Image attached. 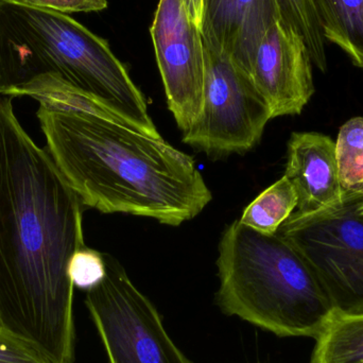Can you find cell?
I'll return each instance as SVG.
<instances>
[{
    "label": "cell",
    "mask_w": 363,
    "mask_h": 363,
    "mask_svg": "<svg viewBox=\"0 0 363 363\" xmlns=\"http://www.w3.org/2000/svg\"><path fill=\"white\" fill-rule=\"evenodd\" d=\"M359 213H360V215L363 216V201L362 202V204H360V206H359Z\"/></svg>",
    "instance_id": "cell-21"
},
{
    "label": "cell",
    "mask_w": 363,
    "mask_h": 363,
    "mask_svg": "<svg viewBox=\"0 0 363 363\" xmlns=\"http://www.w3.org/2000/svg\"><path fill=\"white\" fill-rule=\"evenodd\" d=\"M106 275L85 305L108 363H191L168 335L161 315L121 264L104 254Z\"/></svg>",
    "instance_id": "cell-6"
},
{
    "label": "cell",
    "mask_w": 363,
    "mask_h": 363,
    "mask_svg": "<svg viewBox=\"0 0 363 363\" xmlns=\"http://www.w3.org/2000/svg\"><path fill=\"white\" fill-rule=\"evenodd\" d=\"M36 116L47 152L83 206L179 226L213 199L194 160L162 136L85 113L40 106Z\"/></svg>",
    "instance_id": "cell-2"
},
{
    "label": "cell",
    "mask_w": 363,
    "mask_h": 363,
    "mask_svg": "<svg viewBox=\"0 0 363 363\" xmlns=\"http://www.w3.org/2000/svg\"><path fill=\"white\" fill-rule=\"evenodd\" d=\"M69 275L74 287L89 291L97 286L106 275L104 254L85 245L72 258Z\"/></svg>",
    "instance_id": "cell-17"
},
{
    "label": "cell",
    "mask_w": 363,
    "mask_h": 363,
    "mask_svg": "<svg viewBox=\"0 0 363 363\" xmlns=\"http://www.w3.org/2000/svg\"><path fill=\"white\" fill-rule=\"evenodd\" d=\"M271 119L250 76L228 55L205 46L202 112L183 142L211 155L245 152L259 142Z\"/></svg>",
    "instance_id": "cell-7"
},
{
    "label": "cell",
    "mask_w": 363,
    "mask_h": 363,
    "mask_svg": "<svg viewBox=\"0 0 363 363\" xmlns=\"http://www.w3.org/2000/svg\"><path fill=\"white\" fill-rule=\"evenodd\" d=\"M190 19L201 28L203 18V1L204 0H183Z\"/></svg>",
    "instance_id": "cell-20"
},
{
    "label": "cell",
    "mask_w": 363,
    "mask_h": 363,
    "mask_svg": "<svg viewBox=\"0 0 363 363\" xmlns=\"http://www.w3.org/2000/svg\"><path fill=\"white\" fill-rule=\"evenodd\" d=\"M362 201L347 196L333 211L291 215L277 232L304 258L339 313H363Z\"/></svg>",
    "instance_id": "cell-5"
},
{
    "label": "cell",
    "mask_w": 363,
    "mask_h": 363,
    "mask_svg": "<svg viewBox=\"0 0 363 363\" xmlns=\"http://www.w3.org/2000/svg\"><path fill=\"white\" fill-rule=\"evenodd\" d=\"M151 38L168 108L183 133L200 116L205 78V45L183 0H160Z\"/></svg>",
    "instance_id": "cell-8"
},
{
    "label": "cell",
    "mask_w": 363,
    "mask_h": 363,
    "mask_svg": "<svg viewBox=\"0 0 363 363\" xmlns=\"http://www.w3.org/2000/svg\"><path fill=\"white\" fill-rule=\"evenodd\" d=\"M309 363H363V313L335 311L315 338Z\"/></svg>",
    "instance_id": "cell-13"
},
{
    "label": "cell",
    "mask_w": 363,
    "mask_h": 363,
    "mask_svg": "<svg viewBox=\"0 0 363 363\" xmlns=\"http://www.w3.org/2000/svg\"><path fill=\"white\" fill-rule=\"evenodd\" d=\"M336 157L347 196L363 198V117L347 121L339 130Z\"/></svg>",
    "instance_id": "cell-15"
},
{
    "label": "cell",
    "mask_w": 363,
    "mask_h": 363,
    "mask_svg": "<svg viewBox=\"0 0 363 363\" xmlns=\"http://www.w3.org/2000/svg\"><path fill=\"white\" fill-rule=\"evenodd\" d=\"M55 72L138 131L160 138L148 104L104 38L72 17L0 0V91Z\"/></svg>",
    "instance_id": "cell-3"
},
{
    "label": "cell",
    "mask_w": 363,
    "mask_h": 363,
    "mask_svg": "<svg viewBox=\"0 0 363 363\" xmlns=\"http://www.w3.org/2000/svg\"><path fill=\"white\" fill-rule=\"evenodd\" d=\"M281 21L304 40L313 65L325 72L328 69L325 38L321 29L313 0H277Z\"/></svg>",
    "instance_id": "cell-16"
},
{
    "label": "cell",
    "mask_w": 363,
    "mask_h": 363,
    "mask_svg": "<svg viewBox=\"0 0 363 363\" xmlns=\"http://www.w3.org/2000/svg\"><path fill=\"white\" fill-rule=\"evenodd\" d=\"M0 363H47L33 350L0 330Z\"/></svg>",
    "instance_id": "cell-18"
},
{
    "label": "cell",
    "mask_w": 363,
    "mask_h": 363,
    "mask_svg": "<svg viewBox=\"0 0 363 363\" xmlns=\"http://www.w3.org/2000/svg\"><path fill=\"white\" fill-rule=\"evenodd\" d=\"M284 176L298 194L292 215L311 217L342 206L347 194L341 185L336 143L318 132H296L288 142Z\"/></svg>",
    "instance_id": "cell-11"
},
{
    "label": "cell",
    "mask_w": 363,
    "mask_h": 363,
    "mask_svg": "<svg viewBox=\"0 0 363 363\" xmlns=\"http://www.w3.org/2000/svg\"><path fill=\"white\" fill-rule=\"evenodd\" d=\"M83 204L0 97V330L47 363H74L69 266L85 247Z\"/></svg>",
    "instance_id": "cell-1"
},
{
    "label": "cell",
    "mask_w": 363,
    "mask_h": 363,
    "mask_svg": "<svg viewBox=\"0 0 363 363\" xmlns=\"http://www.w3.org/2000/svg\"><path fill=\"white\" fill-rule=\"evenodd\" d=\"M23 4L45 10L64 13L99 12L108 8V0H21Z\"/></svg>",
    "instance_id": "cell-19"
},
{
    "label": "cell",
    "mask_w": 363,
    "mask_h": 363,
    "mask_svg": "<svg viewBox=\"0 0 363 363\" xmlns=\"http://www.w3.org/2000/svg\"><path fill=\"white\" fill-rule=\"evenodd\" d=\"M298 207V194L285 176L262 192L247 205L239 221L249 228L272 236Z\"/></svg>",
    "instance_id": "cell-14"
},
{
    "label": "cell",
    "mask_w": 363,
    "mask_h": 363,
    "mask_svg": "<svg viewBox=\"0 0 363 363\" xmlns=\"http://www.w3.org/2000/svg\"><path fill=\"white\" fill-rule=\"evenodd\" d=\"M217 267L222 311L277 336L315 339L335 313L311 267L279 234L236 220L222 235Z\"/></svg>",
    "instance_id": "cell-4"
},
{
    "label": "cell",
    "mask_w": 363,
    "mask_h": 363,
    "mask_svg": "<svg viewBox=\"0 0 363 363\" xmlns=\"http://www.w3.org/2000/svg\"><path fill=\"white\" fill-rule=\"evenodd\" d=\"M279 19L277 0H204L200 30L205 46L228 55L250 76L258 46Z\"/></svg>",
    "instance_id": "cell-10"
},
{
    "label": "cell",
    "mask_w": 363,
    "mask_h": 363,
    "mask_svg": "<svg viewBox=\"0 0 363 363\" xmlns=\"http://www.w3.org/2000/svg\"><path fill=\"white\" fill-rule=\"evenodd\" d=\"M324 38L363 68V0H313Z\"/></svg>",
    "instance_id": "cell-12"
},
{
    "label": "cell",
    "mask_w": 363,
    "mask_h": 363,
    "mask_svg": "<svg viewBox=\"0 0 363 363\" xmlns=\"http://www.w3.org/2000/svg\"><path fill=\"white\" fill-rule=\"evenodd\" d=\"M313 65L304 40L281 19L275 21L258 46L250 72L272 119L302 113L315 91Z\"/></svg>",
    "instance_id": "cell-9"
}]
</instances>
